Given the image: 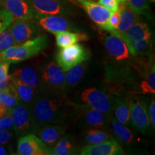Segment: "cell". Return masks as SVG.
Segmentation results:
<instances>
[{
  "label": "cell",
  "mask_w": 155,
  "mask_h": 155,
  "mask_svg": "<svg viewBox=\"0 0 155 155\" xmlns=\"http://www.w3.org/2000/svg\"><path fill=\"white\" fill-rule=\"evenodd\" d=\"M30 108L35 121L39 127L58 124L65 119V106L63 100L61 98H36Z\"/></svg>",
  "instance_id": "obj_1"
},
{
  "label": "cell",
  "mask_w": 155,
  "mask_h": 155,
  "mask_svg": "<svg viewBox=\"0 0 155 155\" xmlns=\"http://www.w3.org/2000/svg\"><path fill=\"white\" fill-rule=\"evenodd\" d=\"M109 33L123 39L127 45L129 53L134 56L145 53L150 47L152 38V32L148 25L139 21L134 24L124 33L116 32Z\"/></svg>",
  "instance_id": "obj_2"
},
{
  "label": "cell",
  "mask_w": 155,
  "mask_h": 155,
  "mask_svg": "<svg viewBox=\"0 0 155 155\" xmlns=\"http://www.w3.org/2000/svg\"><path fill=\"white\" fill-rule=\"evenodd\" d=\"M13 130L18 137L35 132L39 127L35 121L30 106L19 103L11 110Z\"/></svg>",
  "instance_id": "obj_3"
},
{
  "label": "cell",
  "mask_w": 155,
  "mask_h": 155,
  "mask_svg": "<svg viewBox=\"0 0 155 155\" xmlns=\"http://www.w3.org/2000/svg\"><path fill=\"white\" fill-rule=\"evenodd\" d=\"M88 58V50L81 44H73L61 48L55 57L58 65L64 72H66L78 64L87 61Z\"/></svg>",
  "instance_id": "obj_4"
},
{
  "label": "cell",
  "mask_w": 155,
  "mask_h": 155,
  "mask_svg": "<svg viewBox=\"0 0 155 155\" xmlns=\"http://www.w3.org/2000/svg\"><path fill=\"white\" fill-rule=\"evenodd\" d=\"M48 44V37L46 35L37 36L19 45L11 61V63H18L38 55L45 49Z\"/></svg>",
  "instance_id": "obj_5"
},
{
  "label": "cell",
  "mask_w": 155,
  "mask_h": 155,
  "mask_svg": "<svg viewBox=\"0 0 155 155\" xmlns=\"http://www.w3.org/2000/svg\"><path fill=\"white\" fill-rule=\"evenodd\" d=\"M9 28L17 45L35 38L40 32V27L33 19H16Z\"/></svg>",
  "instance_id": "obj_6"
},
{
  "label": "cell",
  "mask_w": 155,
  "mask_h": 155,
  "mask_svg": "<svg viewBox=\"0 0 155 155\" xmlns=\"http://www.w3.org/2000/svg\"><path fill=\"white\" fill-rule=\"evenodd\" d=\"M17 154L45 155L51 154L49 147L34 134H28L20 137L17 142Z\"/></svg>",
  "instance_id": "obj_7"
},
{
  "label": "cell",
  "mask_w": 155,
  "mask_h": 155,
  "mask_svg": "<svg viewBox=\"0 0 155 155\" xmlns=\"http://www.w3.org/2000/svg\"><path fill=\"white\" fill-rule=\"evenodd\" d=\"M68 1L76 3L82 7L93 22L96 23L102 30H106L111 12L93 0H68Z\"/></svg>",
  "instance_id": "obj_8"
},
{
  "label": "cell",
  "mask_w": 155,
  "mask_h": 155,
  "mask_svg": "<svg viewBox=\"0 0 155 155\" xmlns=\"http://www.w3.org/2000/svg\"><path fill=\"white\" fill-rule=\"evenodd\" d=\"M82 101L91 107L103 112L106 115H111L113 111V103L109 97L96 88H88L81 95Z\"/></svg>",
  "instance_id": "obj_9"
},
{
  "label": "cell",
  "mask_w": 155,
  "mask_h": 155,
  "mask_svg": "<svg viewBox=\"0 0 155 155\" xmlns=\"http://www.w3.org/2000/svg\"><path fill=\"white\" fill-rule=\"evenodd\" d=\"M33 20L40 28L53 34L75 30L74 25L68 19L60 15H37Z\"/></svg>",
  "instance_id": "obj_10"
},
{
  "label": "cell",
  "mask_w": 155,
  "mask_h": 155,
  "mask_svg": "<svg viewBox=\"0 0 155 155\" xmlns=\"http://www.w3.org/2000/svg\"><path fill=\"white\" fill-rule=\"evenodd\" d=\"M41 79L44 85L53 91H61L65 86V74L57 63H50L41 73Z\"/></svg>",
  "instance_id": "obj_11"
},
{
  "label": "cell",
  "mask_w": 155,
  "mask_h": 155,
  "mask_svg": "<svg viewBox=\"0 0 155 155\" xmlns=\"http://www.w3.org/2000/svg\"><path fill=\"white\" fill-rule=\"evenodd\" d=\"M0 5L10 13L13 21L34 19L35 17V13L28 0H0Z\"/></svg>",
  "instance_id": "obj_12"
},
{
  "label": "cell",
  "mask_w": 155,
  "mask_h": 155,
  "mask_svg": "<svg viewBox=\"0 0 155 155\" xmlns=\"http://www.w3.org/2000/svg\"><path fill=\"white\" fill-rule=\"evenodd\" d=\"M37 15L66 16L68 10L61 0H28Z\"/></svg>",
  "instance_id": "obj_13"
},
{
  "label": "cell",
  "mask_w": 155,
  "mask_h": 155,
  "mask_svg": "<svg viewBox=\"0 0 155 155\" xmlns=\"http://www.w3.org/2000/svg\"><path fill=\"white\" fill-rule=\"evenodd\" d=\"M130 121L137 130L141 133L147 132L150 121L145 104L141 101H130Z\"/></svg>",
  "instance_id": "obj_14"
},
{
  "label": "cell",
  "mask_w": 155,
  "mask_h": 155,
  "mask_svg": "<svg viewBox=\"0 0 155 155\" xmlns=\"http://www.w3.org/2000/svg\"><path fill=\"white\" fill-rule=\"evenodd\" d=\"M82 155H122L124 154L122 147L114 139L100 144L87 145L81 150Z\"/></svg>",
  "instance_id": "obj_15"
},
{
  "label": "cell",
  "mask_w": 155,
  "mask_h": 155,
  "mask_svg": "<svg viewBox=\"0 0 155 155\" xmlns=\"http://www.w3.org/2000/svg\"><path fill=\"white\" fill-rule=\"evenodd\" d=\"M78 108L84 123L89 127L100 129L108 125V117L103 112L91 107L88 104L79 106Z\"/></svg>",
  "instance_id": "obj_16"
},
{
  "label": "cell",
  "mask_w": 155,
  "mask_h": 155,
  "mask_svg": "<svg viewBox=\"0 0 155 155\" xmlns=\"http://www.w3.org/2000/svg\"><path fill=\"white\" fill-rule=\"evenodd\" d=\"M105 46L108 53L116 61H123L130 57L131 54L127 43L119 36L113 34L106 36Z\"/></svg>",
  "instance_id": "obj_17"
},
{
  "label": "cell",
  "mask_w": 155,
  "mask_h": 155,
  "mask_svg": "<svg viewBox=\"0 0 155 155\" xmlns=\"http://www.w3.org/2000/svg\"><path fill=\"white\" fill-rule=\"evenodd\" d=\"M65 127L61 124H49L40 127L35 132L37 135L48 147H53L65 132Z\"/></svg>",
  "instance_id": "obj_18"
},
{
  "label": "cell",
  "mask_w": 155,
  "mask_h": 155,
  "mask_svg": "<svg viewBox=\"0 0 155 155\" xmlns=\"http://www.w3.org/2000/svg\"><path fill=\"white\" fill-rule=\"evenodd\" d=\"M119 10L120 12V21L119 25L116 30L111 31V32H116L117 33H124L134 24L139 22V15L135 13L128 6L126 2H121L119 3Z\"/></svg>",
  "instance_id": "obj_19"
},
{
  "label": "cell",
  "mask_w": 155,
  "mask_h": 155,
  "mask_svg": "<svg viewBox=\"0 0 155 155\" xmlns=\"http://www.w3.org/2000/svg\"><path fill=\"white\" fill-rule=\"evenodd\" d=\"M10 75V79L21 104L31 106L36 100L35 90L22 82L16 77Z\"/></svg>",
  "instance_id": "obj_20"
},
{
  "label": "cell",
  "mask_w": 155,
  "mask_h": 155,
  "mask_svg": "<svg viewBox=\"0 0 155 155\" xmlns=\"http://www.w3.org/2000/svg\"><path fill=\"white\" fill-rule=\"evenodd\" d=\"M12 76L16 77L28 86L32 87L35 90H38L40 81L37 71L32 67L26 66L22 68L17 69L11 74Z\"/></svg>",
  "instance_id": "obj_21"
},
{
  "label": "cell",
  "mask_w": 155,
  "mask_h": 155,
  "mask_svg": "<svg viewBox=\"0 0 155 155\" xmlns=\"http://www.w3.org/2000/svg\"><path fill=\"white\" fill-rule=\"evenodd\" d=\"M55 35L56 43L61 48H65L77 43L78 42L85 41L88 40V37L83 32H73L71 31H63L56 32Z\"/></svg>",
  "instance_id": "obj_22"
},
{
  "label": "cell",
  "mask_w": 155,
  "mask_h": 155,
  "mask_svg": "<svg viewBox=\"0 0 155 155\" xmlns=\"http://www.w3.org/2000/svg\"><path fill=\"white\" fill-rule=\"evenodd\" d=\"M113 111L116 119L124 125L130 123V109L129 104L124 101L116 98L113 104Z\"/></svg>",
  "instance_id": "obj_23"
},
{
  "label": "cell",
  "mask_w": 155,
  "mask_h": 155,
  "mask_svg": "<svg viewBox=\"0 0 155 155\" xmlns=\"http://www.w3.org/2000/svg\"><path fill=\"white\" fill-rule=\"evenodd\" d=\"M86 71V64L81 63L68 71L65 75V85L73 87L80 82Z\"/></svg>",
  "instance_id": "obj_24"
},
{
  "label": "cell",
  "mask_w": 155,
  "mask_h": 155,
  "mask_svg": "<svg viewBox=\"0 0 155 155\" xmlns=\"http://www.w3.org/2000/svg\"><path fill=\"white\" fill-rule=\"evenodd\" d=\"M111 124L114 132L120 141L127 144H131L133 142V134L127 127H126L124 124L114 119H111Z\"/></svg>",
  "instance_id": "obj_25"
},
{
  "label": "cell",
  "mask_w": 155,
  "mask_h": 155,
  "mask_svg": "<svg viewBox=\"0 0 155 155\" xmlns=\"http://www.w3.org/2000/svg\"><path fill=\"white\" fill-rule=\"evenodd\" d=\"M0 102L9 109L13 108L20 103L12 83H11L8 88L0 91Z\"/></svg>",
  "instance_id": "obj_26"
},
{
  "label": "cell",
  "mask_w": 155,
  "mask_h": 155,
  "mask_svg": "<svg viewBox=\"0 0 155 155\" xmlns=\"http://www.w3.org/2000/svg\"><path fill=\"white\" fill-rule=\"evenodd\" d=\"M85 139L89 145L100 144V143L104 142V141L114 139L113 137L109 134L106 133V131L100 130L99 129H96V128H93V129H91L90 130L87 131Z\"/></svg>",
  "instance_id": "obj_27"
},
{
  "label": "cell",
  "mask_w": 155,
  "mask_h": 155,
  "mask_svg": "<svg viewBox=\"0 0 155 155\" xmlns=\"http://www.w3.org/2000/svg\"><path fill=\"white\" fill-rule=\"evenodd\" d=\"M75 152V147L66 138L61 139L56 143L55 147L51 148V154L70 155L74 154Z\"/></svg>",
  "instance_id": "obj_28"
},
{
  "label": "cell",
  "mask_w": 155,
  "mask_h": 155,
  "mask_svg": "<svg viewBox=\"0 0 155 155\" xmlns=\"http://www.w3.org/2000/svg\"><path fill=\"white\" fill-rule=\"evenodd\" d=\"M140 87L142 94H155V67L154 63L151 67L146 79L141 82Z\"/></svg>",
  "instance_id": "obj_29"
},
{
  "label": "cell",
  "mask_w": 155,
  "mask_h": 155,
  "mask_svg": "<svg viewBox=\"0 0 155 155\" xmlns=\"http://www.w3.org/2000/svg\"><path fill=\"white\" fill-rule=\"evenodd\" d=\"M16 42L9 27L0 32V53L7 48L15 45Z\"/></svg>",
  "instance_id": "obj_30"
},
{
  "label": "cell",
  "mask_w": 155,
  "mask_h": 155,
  "mask_svg": "<svg viewBox=\"0 0 155 155\" xmlns=\"http://www.w3.org/2000/svg\"><path fill=\"white\" fill-rule=\"evenodd\" d=\"M126 3L137 15L146 14L150 9L148 0H126Z\"/></svg>",
  "instance_id": "obj_31"
},
{
  "label": "cell",
  "mask_w": 155,
  "mask_h": 155,
  "mask_svg": "<svg viewBox=\"0 0 155 155\" xmlns=\"http://www.w3.org/2000/svg\"><path fill=\"white\" fill-rule=\"evenodd\" d=\"M13 22L12 16L0 5V32L9 27Z\"/></svg>",
  "instance_id": "obj_32"
},
{
  "label": "cell",
  "mask_w": 155,
  "mask_h": 155,
  "mask_svg": "<svg viewBox=\"0 0 155 155\" xmlns=\"http://www.w3.org/2000/svg\"><path fill=\"white\" fill-rule=\"evenodd\" d=\"M119 21H120V12L119 9H118L116 12H111V15H110L109 19H108V25H107L106 31H108V32H111V31L116 30L118 28Z\"/></svg>",
  "instance_id": "obj_33"
},
{
  "label": "cell",
  "mask_w": 155,
  "mask_h": 155,
  "mask_svg": "<svg viewBox=\"0 0 155 155\" xmlns=\"http://www.w3.org/2000/svg\"><path fill=\"white\" fill-rule=\"evenodd\" d=\"M121 2H126V0H98V3L111 12H114L119 9V3Z\"/></svg>",
  "instance_id": "obj_34"
},
{
  "label": "cell",
  "mask_w": 155,
  "mask_h": 155,
  "mask_svg": "<svg viewBox=\"0 0 155 155\" xmlns=\"http://www.w3.org/2000/svg\"><path fill=\"white\" fill-rule=\"evenodd\" d=\"M12 110V109H11ZM13 129V120L11 111L0 119V130L11 131Z\"/></svg>",
  "instance_id": "obj_35"
},
{
  "label": "cell",
  "mask_w": 155,
  "mask_h": 155,
  "mask_svg": "<svg viewBox=\"0 0 155 155\" xmlns=\"http://www.w3.org/2000/svg\"><path fill=\"white\" fill-rule=\"evenodd\" d=\"M19 45L12 46V47L7 48L3 52L0 53V61H7L11 63V61L14 56L15 52Z\"/></svg>",
  "instance_id": "obj_36"
},
{
  "label": "cell",
  "mask_w": 155,
  "mask_h": 155,
  "mask_svg": "<svg viewBox=\"0 0 155 155\" xmlns=\"http://www.w3.org/2000/svg\"><path fill=\"white\" fill-rule=\"evenodd\" d=\"M10 63L7 61H0V81L9 77V68Z\"/></svg>",
  "instance_id": "obj_37"
},
{
  "label": "cell",
  "mask_w": 155,
  "mask_h": 155,
  "mask_svg": "<svg viewBox=\"0 0 155 155\" xmlns=\"http://www.w3.org/2000/svg\"><path fill=\"white\" fill-rule=\"evenodd\" d=\"M12 137V133L10 131L0 130V144H8Z\"/></svg>",
  "instance_id": "obj_38"
},
{
  "label": "cell",
  "mask_w": 155,
  "mask_h": 155,
  "mask_svg": "<svg viewBox=\"0 0 155 155\" xmlns=\"http://www.w3.org/2000/svg\"><path fill=\"white\" fill-rule=\"evenodd\" d=\"M149 119L151 124L152 125L153 128L155 127V101L153 98L150 106V111H149Z\"/></svg>",
  "instance_id": "obj_39"
},
{
  "label": "cell",
  "mask_w": 155,
  "mask_h": 155,
  "mask_svg": "<svg viewBox=\"0 0 155 155\" xmlns=\"http://www.w3.org/2000/svg\"><path fill=\"white\" fill-rule=\"evenodd\" d=\"M11 111V109L7 108L5 105H4L2 103L0 102V119L4 117V116L7 115Z\"/></svg>",
  "instance_id": "obj_40"
},
{
  "label": "cell",
  "mask_w": 155,
  "mask_h": 155,
  "mask_svg": "<svg viewBox=\"0 0 155 155\" xmlns=\"http://www.w3.org/2000/svg\"><path fill=\"white\" fill-rule=\"evenodd\" d=\"M10 152V147L7 146V144H0V155L9 154Z\"/></svg>",
  "instance_id": "obj_41"
},
{
  "label": "cell",
  "mask_w": 155,
  "mask_h": 155,
  "mask_svg": "<svg viewBox=\"0 0 155 155\" xmlns=\"http://www.w3.org/2000/svg\"><path fill=\"white\" fill-rule=\"evenodd\" d=\"M154 1H155V0H151V2H154Z\"/></svg>",
  "instance_id": "obj_42"
}]
</instances>
